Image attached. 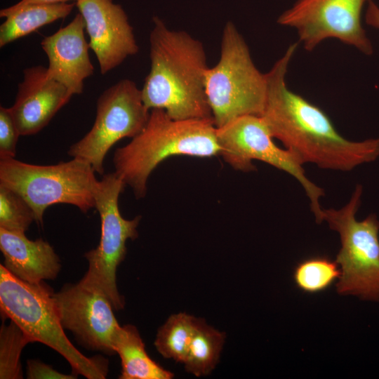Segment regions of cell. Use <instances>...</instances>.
Segmentation results:
<instances>
[{
	"instance_id": "6da1fadb",
	"label": "cell",
	"mask_w": 379,
	"mask_h": 379,
	"mask_svg": "<svg viewBox=\"0 0 379 379\" xmlns=\"http://www.w3.org/2000/svg\"><path fill=\"white\" fill-rule=\"evenodd\" d=\"M298 46V42L291 44L265 73L266 100L260 116L273 138L303 164L312 163L324 169L349 171L375 161L379 157V138L346 139L321 108L288 88L286 74Z\"/></svg>"
},
{
	"instance_id": "7a4b0ae2",
	"label": "cell",
	"mask_w": 379,
	"mask_h": 379,
	"mask_svg": "<svg viewBox=\"0 0 379 379\" xmlns=\"http://www.w3.org/2000/svg\"><path fill=\"white\" fill-rule=\"evenodd\" d=\"M152 21L150 70L141 89L145 105L149 110L162 109L177 120L213 119L202 43L185 31L170 29L157 17Z\"/></svg>"
},
{
	"instance_id": "3957f363",
	"label": "cell",
	"mask_w": 379,
	"mask_h": 379,
	"mask_svg": "<svg viewBox=\"0 0 379 379\" xmlns=\"http://www.w3.org/2000/svg\"><path fill=\"white\" fill-rule=\"evenodd\" d=\"M220 152L213 119L177 120L162 109H152L144 129L116 149L113 164L115 173L140 199L146 194L151 173L166 159L178 155L211 157Z\"/></svg>"
},
{
	"instance_id": "277c9868",
	"label": "cell",
	"mask_w": 379,
	"mask_h": 379,
	"mask_svg": "<svg viewBox=\"0 0 379 379\" xmlns=\"http://www.w3.org/2000/svg\"><path fill=\"white\" fill-rule=\"evenodd\" d=\"M51 290L43 282L30 284L0 265V308L4 317L15 322L32 343L55 350L70 364L75 375L103 379L108 361L100 356L86 357L65 333L53 300Z\"/></svg>"
},
{
	"instance_id": "5b68a950",
	"label": "cell",
	"mask_w": 379,
	"mask_h": 379,
	"mask_svg": "<svg viewBox=\"0 0 379 379\" xmlns=\"http://www.w3.org/2000/svg\"><path fill=\"white\" fill-rule=\"evenodd\" d=\"M206 93L215 126L242 116H260L267 93L265 74L255 65L236 26L222 30L218 62L206 72Z\"/></svg>"
},
{
	"instance_id": "8992f818",
	"label": "cell",
	"mask_w": 379,
	"mask_h": 379,
	"mask_svg": "<svg viewBox=\"0 0 379 379\" xmlns=\"http://www.w3.org/2000/svg\"><path fill=\"white\" fill-rule=\"evenodd\" d=\"M95 173L88 163L78 158L47 166L0 159V185L20 194L41 225L45 210L53 204L73 205L84 213L95 208L98 180Z\"/></svg>"
},
{
	"instance_id": "52a82bcc",
	"label": "cell",
	"mask_w": 379,
	"mask_h": 379,
	"mask_svg": "<svg viewBox=\"0 0 379 379\" xmlns=\"http://www.w3.org/2000/svg\"><path fill=\"white\" fill-rule=\"evenodd\" d=\"M361 194L362 187L357 185L343 207L323 209V221L340 238L335 259L341 270L337 292L379 302V220L374 214L357 220Z\"/></svg>"
},
{
	"instance_id": "ba28073f",
	"label": "cell",
	"mask_w": 379,
	"mask_h": 379,
	"mask_svg": "<svg viewBox=\"0 0 379 379\" xmlns=\"http://www.w3.org/2000/svg\"><path fill=\"white\" fill-rule=\"evenodd\" d=\"M125 187L115 172L104 174L98 180L95 200L101 220V237L98 246L85 253L88 267L79 281L105 294L116 310L124 306L117 285V267L126 256L127 240L138 236L141 218L127 220L121 215L118 200Z\"/></svg>"
},
{
	"instance_id": "9c48e42d",
	"label": "cell",
	"mask_w": 379,
	"mask_h": 379,
	"mask_svg": "<svg viewBox=\"0 0 379 379\" xmlns=\"http://www.w3.org/2000/svg\"><path fill=\"white\" fill-rule=\"evenodd\" d=\"M220 155L236 170H255L253 160L265 162L294 177L303 187L310 201L316 222H323V208L319 200L324 190L305 175L303 164L288 149L279 147L273 141L267 126L261 116L246 115L216 127Z\"/></svg>"
},
{
	"instance_id": "30bf717a",
	"label": "cell",
	"mask_w": 379,
	"mask_h": 379,
	"mask_svg": "<svg viewBox=\"0 0 379 379\" xmlns=\"http://www.w3.org/2000/svg\"><path fill=\"white\" fill-rule=\"evenodd\" d=\"M149 114L142 101L141 89L133 81L120 80L99 96L91 129L70 146L68 154L86 161L95 173L104 175L107 152L119 140L139 134Z\"/></svg>"
},
{
	"instance_id": "8fae6325",
	"label": "cell",
	"mask_w": 379,
	"mask_h": 379,
	"mask_svg": "<svg viewBox=\"0 0 379 379\" xmlns=\"http://www.w3.org/2000/svg\"><path fill=\"white\" fill-rule=\"evenodd\" d=\"M369 0H297L277 19L297 31L305 49L314 50L327 39H337L366 55L373 46L362 27L361 11Z\"/></svg>"
},
{
	"instance_id": "7c38bea8",
	"label": "cell",
	"mask_w": 379,
	"mask_h": 379,
	"mask_svg": "<svg viewBox=\"0 0 379 379\" xmlns=\"http://www.w3.org/2000/svg\"><path fill=\"white\" fill-rule=\"evenodd\" d=\"M53 300L62 327L79 344L109 355L116 353L113 341L120 326L105 294L78 282L53 293Z\"/></svg>"
},
{
	"instance_id": "4fadbf2b",
	"label": "cell",
	"mask_w": 379,
	"mask_h": 379,
	"mask_svg": "<svg viewBox=\"0 0 379 379\" xmlns=\"http://www.w3.org/2000/svg\"><path fill=\"white\" fill-rule=\"evenodd\" d=\"M75 5L84 18L89 46L102 74L138 53L133 27L121 5L112 0H78Z\"/></svg>"
},
{
	"instance_id": "5bb4252c",
	"label": "cell",
	"mask_w": 379,
	"mask_h": 379,
	"mask_svg": "<svg viewBox=\"0 0 379 379\" xmlns=\"http://www.w3.org/2000/svg\"><path fill=\"white\" fill-rule=\"evenodd\" d=\"M73 94L47 76V68L36 65L23 70L13 105L9 107L20 135L42 130Z\"/></svg>"
},
{
	"instance_id": "9a60e30c",
	"label": "cell",
	"mask_w": 379,
	"mask_h": 379,
	"mask_svg": "<svg viewBox=\"0 0 379 379\" xmlns=\"http://www.w3.org/2000/svg\"><path fill=\"white\" fill-rule=\"evenodd\" d=\"M84 29V18L78 13L67 25L41 41L48 60V77L64 85L73 95L83 93L84 80L94 72Z\"/></svg>"
},
{
	"instance_id": "2e32d148",
	"label": "cell",
	"mask_w": 379,
	"mask_h": 379,
	"mask_svg": "<svg viewBox=\"0 0 379 379\" xmlns=\"http://www.w3.org/2000/svg\"><path fill=\"white\" fill-rule=\"evenodd\" d=\"M0 249L4 266L14 276L30 284L55 279L60 260L51 244L42 239H29L25 233L0 228Z\"/></svg>"
},
{
	"instance_id": "e0dca14e",
	"label": "cell",
	"mask_w": 379,
	"mask_h": 379,
	"mask_svg": "<svg viewBox=\"0 0 379 379\" xmlns=\"http://www.w3.org/2000/svg\"><path fill=\"white\" fill-rule=\"evenodd\" d=\"M121 359V379H171L173 374L163 368L147 354L137 328L124 325L117 330L113 341Z\"/></svg>"
},
{
	"instance_id": "ac0fdd59",
	"label": "cell",
	"mask_w": 379,
	"mask_h": 379,
	"mask_svg": "<svg viewBox=\"0 0 379 379\" xmlns=\"http://www.w3.org/2000/svg\"><path fill=\"white\" fill-rule=\"evenodd\" d=\"M74 5L67 2L32 4L8 12L0 11V17L6 18L0 26V47L66 18Z\"/></svg>"
},
{
	"instance_id": "d6986e66",
	"label": "cell",
	"mask_w": 379,
	"mask_h": 379,
	"mask_svg": "<svg viewBox=\"0 0 379 379\" xmlns=\"http://www.w3.org/2000/svg\"><path fill=\"white\" fill-rule=\"evenodd\" d=\"M225 339L224 333L199 319L183 361L187 371L197 377L209 374L219 361Z\"/></svg>"
},
{
	"instance_id": "ffe728a7",
	"label": "cell",
	"mask_w": 379,
	"mask_h": 379,
	"mask_svg": "<svg viewBox=\"0 0 379 379\" xmlns=\"http://www.w3.org/2000/svg\"><path fill=\"white\" fill-rule=\"evenodd\" d=\"M199 319L186 313L168 317L158 330L154 345L165 358L183 363Z\"/></svg>"
},
{
	"instance_id": "44dd1931",
	"label": "cell",
	"mask_w": 379,
	"mask_h": 379,
	"mask_svg": "<svg viewBox=\"0 0 379 379\" xmlns=\"http://www.w3.org/2000/svg\"><path fill=\"white\" fill-rule=\"evenodd\" d=\"M340 275L341 270L335 260L326 255H314L302 260L295 265L293 279L299 290L314 294L327 290Z\"/></svg>"
},
{
	"instance_id": "7402d4cb",
	"label": "cell",
	"mask_w": 379,
	"mask_h": 379,
	"mask_svg": "<svg viewBox=\"0 0 379 379\" xmlns=\"http://www.w3.org/2000/svg\"><path fill=\"white\" fill-rule=\"evenodd\" d=\"M32 343L28 336L13 321L0 329V378H22L20 364L22 350Z\"/></svg>"
},
{
	"instance_id": "603a6c76",
	"label": "cell",
	"mask_w": 379,
	"mask_h": 379,
	"mask_svg": "<svg viewBox=\"0 0 379 379\" xmlns=\"http://www.w3.org/2000/svg\"><path fill=\"white\" fill-rule=\"evenodd\" d=\"M34 220L29 204L17 192L0 185V228L25 233Z\"/></svg>"
},
{
	"instance_id": "cb8c5ba5",
	"label": "cell",
	"mask_w": 379,
	"mask_h": 379,
	"mask_svg": "<svg viewBox=\"0 0 379 379\" xmlns=\"http://www.w3.org/2000/svg\"><path fill=\"white\" fill-rule=\"evenodd\" d=\"M20 135L9 108L0 107V159L15 158Z\"/></svg>"
},
{
	"instance_id": "d4e9b609",
	"label": "cell",
	"mask_w": 379,
	"mask_h": 379,
	"mask_svg": "<svg viewBox=\"0 0 379 379\" xmlns=\"http://www.w3.org/2000/svg\"><path fill=\"white\" fill-rule=\"evenodd\" d=\"M27 375L29 379H74L77 375H67L58 372L51 366L39 360L27 361Z\"/></svg>"
},
{
	"instance_id": "484cf974",
	"label": "cell",
	"mask_w": 379,
	"mask_h": 379,
	"mask_svg": "<svg viewBox=\"0 0 379 379\" xmlns=\"http://www.w3.org/2000/svg\"><path fill=\"white\" fill-rule=\"evenodd\" d=\"M365 19L368 25L379 29V7L372 0L368 2Z\"/></svg>"
},
{
	"instance_id": "4316f807",
	"label": "cell",
	"mask_w": 379,
	"mask_h": 379,
	"mask_svg": "<svg viewBox=\"0 0 379 379\" xmlns=\"http://www.w3.org/2000/svg\"><path fill=\"white\" fill-rule=\"evenodd\" d=\"M71 0H20L17 4L5 8H2L1 12H8L32 4H58L65 3ZM76 1L78 0H75Z\"/></svg>"
}]
</instances>
